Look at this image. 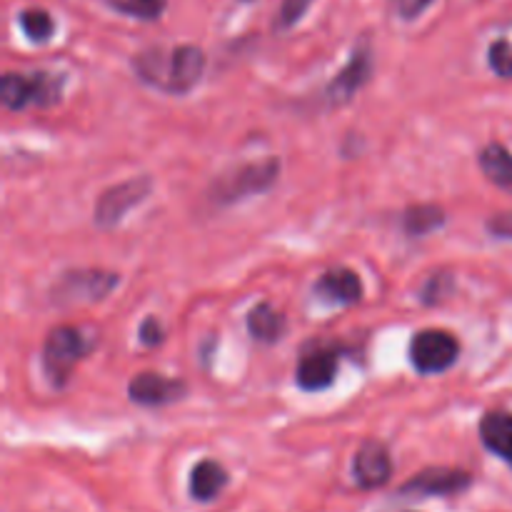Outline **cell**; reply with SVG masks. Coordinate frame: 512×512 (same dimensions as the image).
I'll return each instance as SVG.
<instances>
[{"mask_svg":"<svg viewBox=\"0 0 512 512\" xmlns=\"http://www.w3.org/2000/svg\"><path fill=\"white\" fill-rule=\"evenodd\" d=\"M310 3H313V0H283V5H280L278 10V18H275V30L293 28V25L308 13Z\"/></svg>","mask_w":512,"mask_h":512,"instance_id":"cell-22","label":"cell"},{"mask_svg":"<svg viewBox=\"0 0 512 512\" xmlns=\"http://www.w3.org/2000/svg\"><path fill=\"white\" fill-rule=\"evenodd\" d=\"M60 93L58 80L48 73H38L35 78L20 73H5L0 80V100L8 110H25L28 105H50Z\"/></svg>","mask_w":512,"mask_h":512,"instance_id":"cell-5","label":"cell"},{"mask_svg":"<svg viewBox=\"0 0 512 512\" xmlns=\"http://www.w3.org/2000/svg\"><path fill=\"white\" fill-rule=\"evenodd\" d=\"M185 390H188L185 383L158 373H138L128 385L130 400L138 405H148V408L175 403V400L183 398Z\"/></svg>","mask_w":512,"mask_h":512,"instance_id":"cell-9","label":"cell"},{"mask_svg":"<svg viewBox=\"0 0 512 512\" xmlns=\"http://www.w3.org/2000/svg\"><path fill=\"white\" fill-rule=\"evenodd\" d=\"M445 223V213L438 205H413L403 213V228L408 235H428Z\"/></svg>","mask_w":512,"mask_h":512,"instance_id":"cell-18","label":"cell"},{"mask_svg":"<svg viewBox=\"0 0 512 512\" xmlns=\"http://www.w3.org/2000/svg\"><path fill=\"white\" fill-rule=\"evenodd\" d=\"M318 295L323 300L338 305H350L358 303L363 298V280L355 270L350 268H333L318 280Z\"/></svg>","mask_w":512,"mask_h":512,"instance_id":"cell-13","label":"cell"},{"mask_svg":"<svg viewBox=\"0 0 512 512\" xmlns=\"http://www.w3.org/2000/svg\"><path fill=\"white\" fill-rule=\"evenodd\" d=\"M280 175V160H253V163H243L238 168L228 170L220 178H215L213 188H210V198L220 205L238 203V200L258 195L263 190L273 188V183Z\"/></svg>","mask_w":512,"mask_h":512,"instance_id":"cell-2","label":"cell"},{"mask_svg":"<svg viewBox=\"0 0 512 512\" xmlns=\"http://www.w3.org/2000/svg\"><path fill=\"white\" fill-rule=\"evenodd\" d=\"M160 340H163V328H160L158 320H143V325H140V343L148 345V348H155V345H160Z\"/></svg>","mask_w":512,"mask_h":512,"instance_id":"cell-25","label":"cell"},{"mask_svg":"<svg viewBox=\"0 0 512 512\" xmlns=\"http://www.w3.org/2000/svg\"><path fill=\"white\" fill-rule=\"evenodd\" d=\"M150 180L138 175V178H130L125 183L113 185V188L105 190L103 195L95 203V225L100 228H115L135 205L143 203L150 195Z\"/></svg>","mask_w":512,"mask_h":512,"instance_id":"cell-6","label":"cell"},{"mask_svg":"<svg viewBox=\"0 0 512 512\" xmlns=\"http://www.w3.org/2000/svg\"><path fill=\"white\" fill-rule=\"evenodd\" d=\"M353 475L360 488L368 490L388 483L390 475H393V460H390L388 448L383 443H373V440L360 445V450L355 453Z\"/></svg>","mask_w":512,"mask_h":512,"instance_id":"cell-10","label":"cell"},{"mask_svg":"<svg viewBox=\"0 0 512 512\" xmlns=\"http://www.w3.org/2000/svg\"><path fill=\"white\" fill-rule=\"evenodd\" d=\"M460 355L458 340L445 330H420L410 343V360L423 375L445 373Z\"/></svg>","mask_w":512,"mask_h":512,"instance_id":"cell-4","label":"cell"},{"mask_svg":"<svg viewBox=\"0 0 512 512\" xmlns=\"http://www.w3.org/2000/svg\"><path fill=\"white\" fill-rule=\"evenodd\" d=\"M470 483H473V478L465 470L428 468L403 485V495H423V498H430V495H455L470 488Z\"/></svg>","mask_w":512,"mask_h":512,"instance_id":"cell-8","label":"cell"},{"mask_svg":"<svg viewBox=\"0 0 512 512\" xmlns=\"http://www.w3.org/2000/svg\"><path fill=\"white\" fill-rule=\"evenodd\" d=\"M228 483V473L215 460H200L190 473V495L200 503H210L220 495V490Z\"/></svg>","mask_w":512,"mask_h":512,"instance_id":"cell-15","label":"cell"},{"mask_svg":"<svg viewBox=\"0 0 512 512\" xmlns=\"http://www.w3.org/2000/svg\"><path fill=\"white\" fill-rule=\"evenodd\" d=\"M448 280H450L448 275H438V278L430 280L428 288L423 290V300H425V303H438V300L443 298V293H445L443 283H448Z\"/></svg>","mask_w":512,"mask_h":512,"instance_id":"cell-26","label":"cell"},{"mask_svg":"<svg viewBox=\"0 0 512 512\" xmlns=\"http://www.w3.org/2000/svg\"><path fill=\"white\" fill-rule=\"evenodd\" d=\"M133 68L143 83L163 93L183 95L203 78L205 53L195 45H175L170 50L148 48L135 55Z\"/></svg>","mask_w":512,"mask_h":512,"instance_id":"cell-1","label":"cell"},{"mask_svg":"<svg viewBox=\"0 0 512 512\" xmlns=\"http://www.w3.org/2000/svg\"><path fill=\"white\" fill-rule=\"evenodd\" d=\"M248 330L260 343H278L285 333V318L273 305L260 303L248 313Z\"/></svg>","mask_w":512,"mask_h":512,"instance_id":"cell-17","label":"cell"},{"mask_svg":"<svg viewBox=\"0 0 512 512\" xmlns=\"http://www.w3.org/2000/svg\"><path fill=\"white\" fill-rule=\"evenodd\" d=\"M88 353V343H85L83 333L70 325H60V328L50 330L43 345V370L55 385H63L78 360Z\"/></svg>","mask_w":512,"mask_h":512,"instance_id":"cell-3","label":"cell"},{"mask_svg":"<svg viewBox=\"0 0 512 512\" xmlns=\"http://www.w3.org/2000/svg\"><path fill=\"white\" fill-rule=\"evenodd\" d=\"M488 230L495 238L512 240V210L510 213H498L488 220Z\"/></svg>","mask_w":512,"mask_h":512,"instance_id":"cell-24","label":"cell"},{"mask_svg":"<svg viewBox=\"0 0 512 512\" xmlns=\"http://www.w3.org/2000/svg\"><path fill=\"white\" fill-rule=\"evenodd\" d=\"M490 68L495 70V75L500 78H512V43L510 40H495L490 45Z\"/></svg>","mask_w":512,"mask_h":512,"instance_id":"cell-21","label":"cell"},{"mask_svg":"<svg viewBox=\"0 0 512 512\" xmlns=\"http://www.w3.org/2000/svg\"><path fill=\"white\" fill-rule=\"evenodd\" d=\"M338 375V355L333 350H313L298 363V385L303 390H325Z\"/></svg>","mask_w":512,"mask_h":512,"instance_id":"cell-12","label":"cell"},{"mask_svg":"<svg viewBox=\"0 0 512 512\" xmlns=\"http://www.w3.org/2000/svg\"><path fill=\"white\" fill-rule=\"evenodd\" d=\"M118 285V275L103 270H70L58 280L53 290V300L60 305L100 300Z\"/></svg>","mask_w":512,"mask_h":512,"instance_id":"cell-7","label":"cell"},{"mask_svg":"<svg viewBox=\"0 0 512 512\" xmlns=\"http://www.w3.org/2000/svg\"><path fill=\"white\" fill-rule=\"evenodd\" d=\"M370 70H373V65H370V50L365 48V45H360L353 53V58H350V63L345 65L338 73V78L328 85L330 103L345 105L348 100H353L355 93L368 83Z\"/></svg>","mask_w":512,"mask_h":512,"instance_id":"cell-11","label":"cell"},{"mask_svg":"<svg viewBox=\"0 0 512 512\" xmlns=\"http://www.w3.org/2000/svg\"><path fill=\"white\" fill-rule=\"evenodd\" d=\"M480 440L490 453L512 463V415L493 410L480 420Z\"/></svg>","mask_w":512,"mask_h":512,"instance_id":"cell-14","label":"cell"},{"mask_svg":"<svg viewBox=\"0 0 512 512\" xmlns=\"http://www.w3.org/2000/svg\"><path fill=\"white\" fill-rule=\"evenodd\" d=\"M245 3H253V0H245Z\"/></svg>","mask_w":512,"mask_h":512,"instance_id":"cell-27","label":"cell"},{"mask_svg":"<svg viewBox=\"0 0 512 512\" xmlns=\"http://www.w3.org/2000/svg\"><path fill=\"white\" fill-rule=\"evenodd\" d=\"M113 10L138 20H158L165 10V0H105Z\"/></svg>","mask_w":512,"mask_h":512,"instance_id":"cell-20","label":"cell"},{"mask_svg":"<svg viewBox=\"0 0 512 512\" xmlns=\"http://www.w3.org/2000/svg\"><path fill=\"white\" fill-rule=\"evenodd\" d=\"M478 163L483 168V173L488 175L490 183H495L498 188L510 190L512 188V153L505 145L490 143L480 150Z\"/></svg>","mask_w":512,"mask_h":512,"instance_id":"cell-16","label":"cell"},{"mask_svg":"<svg viewBox=\"0 0 512 512\" xmlns=\"http://www.w3.org/2000/svg\"><path fill=\"white\" fill-rule=\"evenodd\" d=\"M430 5H433V0H393L395 13L405 20H415L420 13H425Z\"/></svg>","mask_w":512,"mask_h":512,"instance_id":"cell-23","label":"cell"},{"mask_svg":"<svg viewBox=\"0 0 512 512\" xmlns=\"http://www.w3.org/2000/svg\"><path fill=\"white\" fill-rule=\"evenodd\" d=\"M20 28H23V33L28 35L33 43H45V40L53 35L55 25H53V18H50L45 10L28 8L20 13Z\"/></svg>","mask_w":512,"mask_h":512,"instance_id":"cell-19","label":"cell"}]
</instances>
